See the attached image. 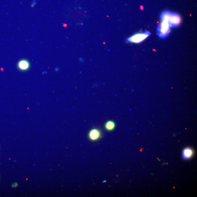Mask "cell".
<instances>
[{"label": "cell", "instance_id": "cell-4", "mask_svg": "<svg viewBox=\"0 0 197 197\" xmlns=\"http://www.w3.org/2000/svg\"><path fill=\"white\" fill-rule=\"evenodd\" d=\"M18 70L21 71H26L31 67V63L28 60L23 59L20 60L17 64Z\"/></svg>", "mask_w": 197, "mask_h": 197}, {"label": "cell", "instance_id": "cell-3", "mask_svg": "<svg viewBox=\"0 0 197 197\" xmlns=\"http://www.w3.org/2000/svg\"><path fill=\"white\" fill-rule=\"evenodd\" d=\"M150 34H151V33L147 31L145 33H140L135 34L131 37L129 38L128 39L127 41L129 42L134 43L141 42L147 38Z\"/></svg>", "mask_w": 197, "mask_h": 197}, {"label": "cell", "instance_id": "cell-6", "mask_svg": "<svg viewBox=\"0 0 197 197\" xmlns=\"http://www.w3.org/2000/svg\"><path fill=\"white\" fill-rule=\"evenodd\" d=\"M194 155V151L190 147L184 149L182 153V157L184 160H188L191 159Z\"/></svg>", "mask_w": 197, "mask_h": 197}, {"label": "cell", "instance_id": "cell-1", "mask_svg": "<svg viewBox=\"0 0 197 197\" xmlns=\"http://www.w3.org/2000/svg\"><path fill=\"white\" fill-rule=\"evenodd\" d=\"M162 21L167 22L169 27H175L179 25L181 19L178 14L176 13H170L167 11L163 12L161 15Z\"/></svg>", "mask_w": 197, "mask_h": 197}, {"label": "cell", "instance_id": "cell-7", "mask_svg": "<svg viewBox=\"0 0 197 197\" xmlns=\"http://www.w3.org/2000/svg\"><path fill=\"white\" fill-rule=\"evenodd\" d=\"M115 127V123L113 121H109L105 124V128L108 131H111L114 130Z\"/></svg>", "mask_w": 197, "mask_h": 197}, {"label": "cell", "instance_id": "cell-2", "mask_svg": "<svg viewBox=\"0 0 197 197\" xmlns=\"http://www.w3.org/2000/svg\"><path fill=\"white\" fill-rule=\"evenodd\" d=\"M170 32V27L167 22L163 21L158 27L157 33L161 38H164L169 35Z\"/></svg>", "mask_w": 197, "mask_h": 197}, {"label": "cell", "instance_id": "cell-8", "mask_svg": "<svg viewBox=\"0 0 197 197\" xmlns=\"http://www.w3.org/2000/svg\"><path fill=\"white\" fill-rule=\"evenodd\" d=\"M18 186V184L17 182H15L12 185V187L13 188L17 187Z\"/></svg>", "mask_w": 197, "mask_h": 197}, {"label": "cell", "instance_id": "cell-5", "mask_svg": "<svg viewBox=\"0 0 197 197\" xmlns=\"http://www.w3.org/2000/svg\"><path fill=\"white\" fill-rule=\"evenodd\" d=\"M88 136L90 139L91 141L98 140L101 137V133L98 129H93L90 131Z\"/></svg>", "mask_w": 197, "mask_h": 197}]
</instances>
